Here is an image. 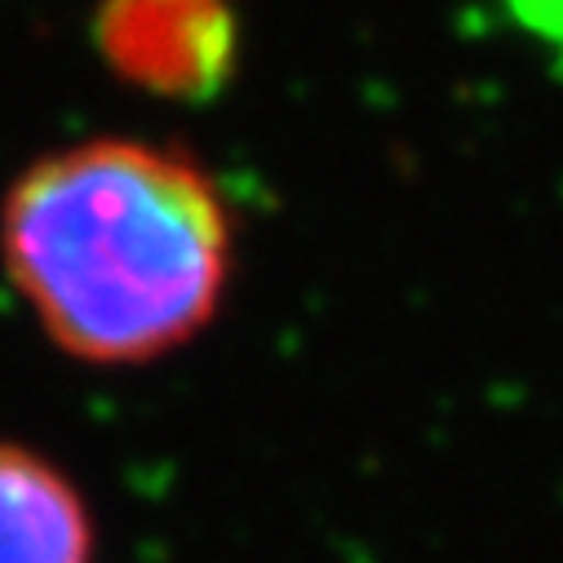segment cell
<instances>
[{"mask_svg":"<svg viewBox=\"0 0 563 563\" xmlns=\"http://www.w3.org/2000/svg\"><path fill=\"white\" fill-rule=\"evenodd\" d=\"M0 257L58 351L85 364H152L218 316L235 222L187 152L89 137L14 178L0 205Z\"/></svg>","mask_w":563,"mask_h":563,"instance_id":"1","label":"cell"},{"mask_svg":"<svg viewBox=\"0 0 563 563\" xmlns=\"http://www.w3.org/2000/svg\"><path fill=\"white\" fill-rule=\"evenodd\" d=\"M98 41L120 76L165 98H209L235 54L222 0H107Z\"/></svg>","mask_w":563,"mask_h":563,"instance_id":"2","label":"cell"},{"mask_svg":"<svg viewBox=\"0 0 563 563\" xmlns=\"http://www.w3.org/2000/svg\"><path fill=\"white\" fill-rule=\"evenodd\" d=\"M0 563H93V515L41 453L0 440Z\"/></svg>","mask_w":563,"mask_h":563,"instance_id":"3","label":"cell"}]
</instances>
